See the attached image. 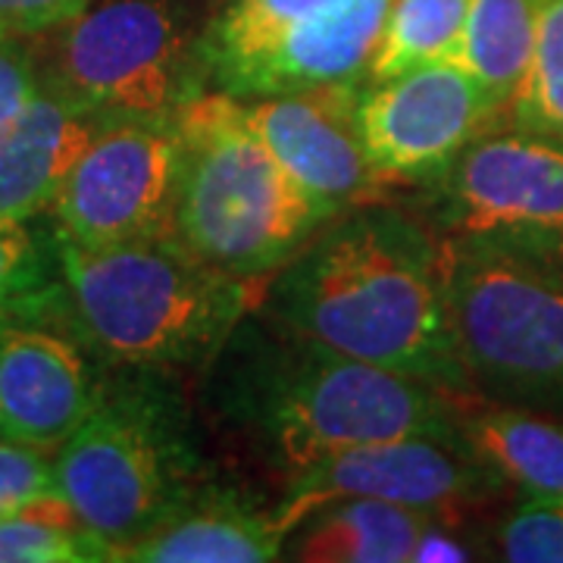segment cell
<instances>
[{
	"instance_id": "83f0119b",
	"label": "cell",
	"mask_w": 563,
	"mask_h": 563,
	"mask_svg": "<svg viewBox=\"0 0 563 563\" xmlns=\"http://www.w3.org/2000/svg\"><path fill=\"white\" fill-rule=\"evenodd\" d=\"M448 517H439V520H432V523L422 529V536L413 544V554H410V561L413 563H461L470 561L473 558V551H470V544H463L461 539H454L451 532H448V526H444Z\"/></svg>"
},
{
	"instance_id": "6da1fadb",
	"label": "cell",
	"mask_w": 563,
	"mask_h": 563,
	"mask_svg": "<svg viewBox=\"0 0 563 563\" xmlns=\"http://www.w3.org/2000/svg\"><path fill=\"white\" fill-rule=\"evenodd\" d=\"M266 307L285 335L457 391L463 373L442 282V244L388 207L344 210L276 269Z\"/></svg>"
},
{
	"instance_id": "484cf974",
	"label": "cell",
	"mask_w": 563,
	"mask_h": 563,
	"mask_svg": "<svg viewBox=\"0 0 563 563\" xmlns=\"http://www.w3.org/2000/svg\"><path fill=\"white\" fill-rule=\"evenodd\" d=\"M41 79L38 54L25 38H0V125L13 120L25 103L38 98Z\"/></svg>"
},
{
	"instance_id": "cb8c5ba5",
	"label": "cell",
	"mask_w": 563,
	"mask_h": 563,
	"mask_svg": "<svg viewBox=\"0 0 563 563\" xmlns=\"http://www.w3.org/2000/svg\"><path fill=\"white\" fill-rule=\"evenodd\" d=\"M504 561L563 563V498H529L498 532Z\"/></svg>"
},
{
	"instance_id": "44dd1931",
	"label": "cell",
	"mask_w": 563,
	"mask_h": 563,
	"mask_svg": "<svg viewBox=\"0 0 563 563\" xmlns=\"http://www.w3.org/2000/svg\"><path fill=\"white\" fill-rule=\"evenodd\" d=\"M510 113L526 135L563 141V0H539L536 51Z\"/></svg>"
},
{
	"instance_id": "5b68a950",
	"label": "cell",
	"mask_w": 563,
	"mask_h": 563,
	"mask_svg": "<svg viewBox=\"0 0 563 563\" xmlns=\"http://www.w3.org/2000/svg\"><path fill=\"white\" fill-rule=\"evenodd\" d=\"M451 339L470 383L523 401H563V276L504 244H442Z\"/></svg>"
},
{
	"instance_id": "4fadbf2b",
	"label": "cell",
	"mask_w": 563,
	"mask_h": 563,
	"mask_svg": "<svg viewBox=\"0 0 563 563\" xmlns=\"http://www.w3.org/2000/svg\"><path fill=\"white\" fill-rule=\"evenodd\" d=\"M98 401L85 347L69 332L22 317L0 320V422L7 439L57 451Z\"/></svg>"
},
{
	"instance_id": "f1b7e54d",
	"label": "cell",
	"mask_w": 563,
	"mask_h": 563,
	"mask_svg": "<svg viewBox=\"0 0 563 563\" xmlns=\"http://www.w3.org/2000/svg\"><path fill=\"white\" fill-rule=\"evenodd\" d=\"M0 439H7V435H3V422H0Z\"/></svg>"
},
{
	"instance_id": "7a4b0ae2",
	"label": "cell",
	"mask_w": 563,
	"mask_h": 563,
	"mask_svg": "<svg viewBox=\"0 0 563 563\" xmlns=\"http://www.w3.org/2000/svg\"><path fill=\"white\" fill-rule=\"evenodd\" d=\"M60 285L47 301L66 332L117 366H191L213 357L266 298V279H239L195 257L176 235L81 247L57 239Z\"/></svg>"
},
{
	"instance_id": "7c38bea8",
	"label": "cell",
	"mask_w": 563,
	"mask_h": 563,
	"mask_svg": "<svg viewBox=\"0 0 563 563\" xmlns=\"http://www.w3.org/2000/svg\"><path fill=\"white\" fill-rule=\"evenodd\" d=\"M361 91L357 81H329L242 101L276 161L332 217L361 203L379 181L363 151Z\"/></svg>"
},
{
	"instance_id": "30bf717a",
	"label": "cell",
	"mask_w": 563,
	"mask_h": 563,
	"mask_svg": "<svg viewBox=\"0 0 563 563\" xmlns=\"http://www.w3.org/2000/svg\"><path fill=\"white\" fill-rule=\"evenodd\" d=\"M498 117V103L454 60L422 63L361 91L357 120L376 179L444 176Z\"/></svg>"
},
{
	"instance_id": "d4e9b609",
	"label": "cell",
	"mask_w": 563,
	"mask_h": 563,
	"mask_svg": "<svg viewBox=\"0 0 563 563\" xmlns=\"http://www.w3.org/2000/svg\"><path fill=\"white\" fill-rule=\"evenodd\" d=\"M51 492H57L54 463L38 448L0 439V517L20 514Z\"/></svg>"
},
{
	"instance_id": "5bb4252c",
	"label": "cell",
	"mask_w": 563,
	"mask_h": 563,
	"mask_svg": "<svg viewBox=\"0 0 563 563\" xmlns=\"http://www.w3.org/2000/svg\"><path fill=\"white\" fill-rule=\"evenodd\" d=\"M391 0H313L232 91L269 98L329 81H361L383 38Z\"/></svg>"
},
{
	"instance_id": "7402d4cb",
	"label": "cell",
	"mask_w": 563,
	"mask_h": 563,
	"mask_svg": "<svg viewBox=\"0 0 563 563\" xmlns=\"http://www.w3.org/2000/svg\"><path fill=\"white\" fill-rule=\"evenodd\" d=\"M113 561L110 544L79 523L51 520L41 504L0 517V563Z\"/></svg>"
},
{
	"instance_id": "d6986e66",
	"label": "cell",
	"mask_w": 563,
	"mask_h": 563,
	"mask_svg": "<svg viewBox=\"0 0 563 563\" xmlns=\"http://www.w3.org/2000/svg\"><path fill=\"white\" fill-rule=\"evenodd\" d=\"M539 0H470L451 60L488 91L498 110L510 107L536 51Z\"/></svg>"
},
{
	"instance_id": "52a82bcc",
	"label": "cell",
	"mask_w": 563,
	"mask_h": 563,
	"mask_svg": "<svg viewBox=\"0 0 563 563\" xmlns=\"http://www.w3.org/2000/svg\"><path fill=\"white\" fill-rule=\"evenodd\" d=\"M185 473L173 413L151 395L101 398L54 461L57 495L110 544L113 561L185 498Z\"/></svg>"
},
{
	"instance_id": "8992f818",
	"label": "cell",
	"mask_w": 563,
	"mask_h": 563,
	"mask_svg": "<svg viewBox=\"0 0 563 563\" xmlns=\"http://www.w3.org/2000/svg\"><path fill=\"white\" fill-rule=\"evenodd\" d=\"M54 32L44 88L103 120H176L210 76L181 0H101Z\"/></svg>"
},
{
	"instance_id": "ba28073f",
	"label": "cell",
	"mask_w": 563,
	"mask_h": 563,
	"mask_svg": "<svg viewBox=\"0 0 563 563\" xmlns=\"http://www.w3.org/2000/svg\"><path fill=\"white\" fill-rule=\"evenodd\" d=\"M179 169V117L110 120L54 201L60 235L81 247L173 235Z\"/></svg>"
},
{
	"instance_id": "9a60e30c",
	"label": "cell",
	"mask_w": 563,
	"mask_h": 563,
	"mask_svg": "<svg viewBox=\"0 0 563 563\" xmlns=\"http://www.w3.org/2000/svg\"><path fill=\"white\" fill-rule=\"evenodd\" d=\"M110 120L41 88L38 98L0 125V220L54 210L63 181Z\"/></svg>"
},
{
	"instance_id": "3957f363",
	"label": "cell",
	"mask_w": 563,
	"mask_h": 563,
	"mask_svg": "<svg viewBox=\"0 0 563 563\" xmlns=\"http://www.w3.org/2000/svg\"><path fill=\"white\" fill-rule=\"evenodd\" d=\"M181 169L173 235L239 279H266L332 213L276 161L242 98L198 95L179 113Z\"/></svg>"
},
{
	"instance_id": "277c9868",
	"label": "cell",
	"mask_w": 563,
	"mask_h": 563,
	"mask_svg": "<svg viewBox=\"0 0 563 563\" xmlns=\"http://www.w3.org/2000/svg\"><path fill=\"white\" fill-rule=\"evenodd\" d=\"M239 410L291 476L347 448L391 439H461L448 388L285 335L257 363Z\"/></svg>"
},
{
	"instance_id": "ffe728a7",
	"label": "cell",
	"mask_w": 563,
	"mask_h": 563,
	"mask_svg": "<svg viewBox=\"0 0 563 563\" xmlns=\"http://www.w3.org/2000/svg\"><path fill=\"white\" fill-rule=\"evenodd\" d=\"M466 10L470 0H391L366 76L379 81L417 69L422 63L451 60Z\"/></svg>"
},
{
	"instance_id": "ac0fdd59",
	"label": "cell",
	"mask_w": 563,
	"mask_h": 563,
	"mask_svg": "<svg viewBox=\"0 0 563 563\" xmlns=\"http://www.w3.org/2000/svg\"><path fill=\"white\" fill-rule=\"evenodd\" d=\"M461 442L476 461L529 498H563V426L517 410L488 407L461 417Z\"/></svg>"
},
{
	"instance_id": "603a6c76",
	"label": "cell",
	"mask_w": 563,
	"mask_h": 563,
	"mask_svg": "<svg viewBox=\"0 0 563 563\" xmlns=\"http://www.w3.org/2000/svg\"><path fill=\"white\" fill-rule=\"evenodd\" d=\"M47 288L35 235L22 220H0V320L29 317Z\"/></svg>"
},
{
	"instance_id": "4316f807",
	"label": "cell",
	"mask_w": 563,
	"mask_h": 563,
	"mask_svg": "<svg viewBox=\"0 0 563 563\" xmlns=\"http://www.w3.org/2000/svg\"><path fill=\"white\" fill-rule=\"evenodd\" d=\"M91 0H0V38H35L79 16Z\"/></svg>"
},
{
	"instance_id": "8fae6325",
	"label": "cell",
	"mask_w": 563,
	"mask_h": 563,
	"mask_svg": "<svg viewBox=\"0 0 563 563\" xmlns=\"http://www.w3.org/2000/svg\"><path fill=\"white\" fill-rule=\"evenodd\" d=\"M488 466L476 461L461 439H391L339 451L291 476L276 510L288 536L313 510L344 498L407 504L444 514L473 504L488 488Z\"/></svg>"
},
{
	"instance_id": "2e32d148",
	"label": "cell",
	"mask_w": 563,
	"mask_h": 563,
	"mask_svg": "<svg viewBox=\"0 0 563 563\" xmlns=\"http://www.w3.org/2000/svg\"><path fill=\"white\" fill-rule=\"evenodd\" d=\"M285 539L276 514H257L232 495H185L161 523L120 548L117 561L266 563L279 561Z\"/></svg>"
},
{
	"instance_id": "9c48e42d",
	"label": "cell",
	"mask_w": 563,
	"mask_h": 563,
	"mask_svg": "<svg viewBox=\"0 0 563 563\" xmlns=\"http://www.w3.org/2000/svg\"><path fill=\"white\" fill-rule=\"evenodd\" d=\"M444 229L554 263L563 257V141L495 135L448 166Z\"/></svg>"
},
{
	"instance_id": "e0dca14e",
	"label": "cell",
	"mask_w": 563,
	"mask_h": 563,
	"mask_svg": "<svg viewBox=\"0 0 563 563\" xmlns=\"http://www.w3.org/2000/svg\"><path fill=\"white\" fill-rule=\"evenodd\" d=\"M444 514L407 504L344 498L313 510L285 539L282 558L301 563H404L422 529Z\"/></svg>"
}]
</instances>
